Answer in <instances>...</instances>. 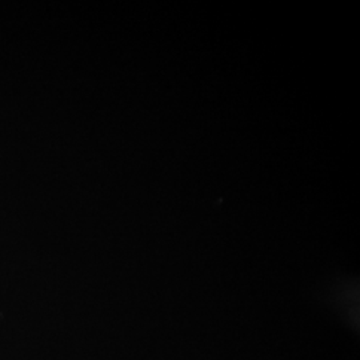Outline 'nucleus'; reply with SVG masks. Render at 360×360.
I'll list each match as a JSON object with an SVG mask.
<instances>
[]
</instances>
